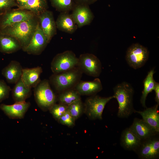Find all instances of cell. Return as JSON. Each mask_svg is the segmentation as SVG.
<instances>
[{
    "mask_svg": "<svg viewBox=\"0 0 159 159\" xmlns=\"http://www.w3.org/2000/svg\"><path fill=\"white\" fill-rule=\"evenodd\" d=\"M39 23L36 16L29 20L8 26L0 30V33L16 39L24 51L29 44Z\"/></svg>",
    "mask_w": 159,
    "mask_h": 159,
    "instance_id": "6da1fadb",
    "label": "cell"
},
{
    "mask_svg": "<svg viewBox=\"0 0 159 159\" xmlns=\"http://www.w3.org/2000/svg\"><path fill=\"white\" fill-rule=\"evenodd\" d=\"M113 90L115 98L117 100L119 105L118 117H128L135 112L133 103L134 88L129 83L123 82L116 85Z\"/></svg>",
    "mask_w": 159,
    "mask_h": 159,
    "instance_id": "7a4b0ae2",
    "label": "cell"
},
{
    "mask_svg": "<svg viewBox=\"0 0 159 159\" xmlns=\"http://www.w3.org/2000/svg\"><path fill=\"white\" fill-rule=\"evenodd\" d=\"M83 73L78 66L61 73L52 74L49 80L57 92H61L75 88L80 81Z\"/></svg>",
    "mask_w": 159,
    "mask_h": 159,
    "instance_id": "3957f363",
    "label": "cell"
},
{
    "mask_svg": "<svg viewBox=\"0 0 159 159\" xmlns=\"http://www.w3.org/2000/svg\"><path fill=\"white\" fill-rule=\"evenodd\" d=\"M34 95L38 106L43 110H49L56 103V97L52 89L49 80H41L34 88Z\"/></svg>",
    "mask_w": 159,
    "mask_h": 159,
    "instance_id": "277c9868",
    "label": "cell"
},
{
    "mask_svg": "<svg viewBox=\"0 0 159 159\" xmlns=\"http://www.w3.org/2000/svg\"><path fill=\"white\" fill-rule=\"evenodd\" d=\"M78 58L72 51L67 50L58 54L53 58L51 69L54 74L66 71L78 66Z\"/></svg>",
    "mask_w": 159,
    "mask_h": 159,
    "instance_id": "5b68a950",
    "label": "cell"
},
{
    "mask_svg": "<svg viewBox=\"0 0 159 159\" xmlns=\"http://www.w3.org/2000/svg\"><path fill=\"white\" fill-rule=\"evenodd\" d=\"M149 52L147 48L138 43L132 44L127 49L125 59L127 64L135 69L143 66L148 59Z\"/></svg>",
    "mask_w": 159,
    "mask_h": 159,
    "instance_id": "8992f818",
    "label": "cell"
},
{
    "mask_svg": "<svg viewBox=\"0 0 159 159\" xmlns=\"http://www.w3.org/2000/svg\"><path fill=\"white\" fill-rule=\"evenodd\" d=\"M115 98L114 95L108 97H102L96 95L88 98L84 105L85 110L89 118L93 120H101L105 105L111 100Z\"/></svg>",
    "mask_w": 159,
    "mask_h": 159,
    "instance_id": "52a82bcc",
    "label": "cell"
},
{
    "mask_svg": "<svg viewBox=\"0 0 159 159\" xmlns=\"http://www.w3.org/2000/svg\"><path fill=\"white\" fill-rule=\"evenodd\" d=\"M78 58V66L83 73L95 77L100 75L102 72V64L96 56L86 53L81 54Z\"/></svg>",
    "mask_w": 159,
    "mask_h": 159,
    "instance_id": "ba28073f",
    "label": "cell"
},
{
    "mask_svg": "<svg viewBox=\"0 0 159 159\" xmlns=\"http://www.w3.org/2000/svg\"><path fill=\"white\" fill-rule=\"evenodd\" d=\"M141 159H156L159 156L158 134L141 140L140 145L134 151Z\"/></svg>",
    "mask_w": 159,
    "mask_h": 159,
    "instance_id": "9c48e42d",
    "label": "cell"
},
{
    "mask_svg": "<svg viewBox=\"0 0 159 159\" xmlns=\"http://www.w3.org/2000/svg\"><path fill=\"white\" fill-rule=\"evenodd\" d=\"M35 16L33 12L28 10L11 9L0 16V30L11 25L29 20Z\"/></svg>",
    "mask_w": 159,
    "mask_h": 159,
    "instance_id": "30bf717a",
    "label": "cell"
},
{
    "mask_svg": "<svg viewBox=\"0 0 159 159\" xmlns=\"http://www.w3.org/2000/svg\"><path fill=\"white\" fill-rule=\"evenodd\" d=\"M47 38L39 23L31 41L24 52L29 54H41L49 44Z\"/></svg>",
    "mask_w": 159,
    "mask_h": 159,
    "instance_id": "8fae6325",
    "label": "cell"
},
{
    "mask_svg": "<svg viewBox=\"0 0 159 159\" xmlns=\"http://www.w3.org/2000/svg\"><path fill=\"white\" fill-rule=\"evenodd\" d=\"M72 11L71 15L78 28L89 25L94 18L88 5L76 4Z\"/></svg>",
    "mask_w": 159,
    "mask_h": 159,
    "instance_id": "7c38bea8",
    "label": "cell"
},
{
    "mask_svg": "<svg viewBox=\"0 0 159 159\" xmlns=\"http://www.w3.org/2000/svg\"><path fill=\"white\" fill-rule=\"evenodd\" d=\"M37 17L40 25L49 43L57 34V28L53 13L47 10Z\"/></svg>",
    "mask_w": 159,
    "mask_h": 159,
    "instance_id": "4fadbf2b",
    "label": "cell"
},
{
    "mask_svg": "<svg viewBox=\"0 0 159 159\" xmlns=\"http://www.w3.org/2000/svg\"><path fill=\"white\" fill-rule=\"evenodd\" d=\"M30 105L29 102H16L11 105L1 104L0 108L9 118L20 119L24 117Z\"/></svg>",
    "mask_w": 159,
    "mask_h": 159,
    "instance_id": "5bb4252c",
    "label": "cell"
},
{
    "mask_svg": "<svg viewBox=\"0 0 159 159\" xmlns=\"http://www.w3.org/2000/svg\"><path fill=\"white\" fill-rule=\"evenodd\" d=\"M40 66L23 68L21 79L25 87L31 89L35 88L41 81L40 76L42 72Z\"/></svg>",
    "mask_w": 159,
    "mask_h": 159,
    "instance_id": "9a60e30c",
    "label": "cell"
},
{
    "mask_svg": "<svg viewBox=\"0 0 159 159\" xmlns=\"http://www.w3.org/2000/svg\"><path fill=\"white\" fill-rule=\"evenodd\" d=\"M141 140H144L159 134L142 119L135 118L130 127Z\"/></svg>",
    "mask_w": 159,
    "mask_h": 159,
    "instance_id": "2e32d148",
    "label": "cell"
},
{
    "mask_svg": "<svg viewBox=\"0 0 159 159\" xmlns=\"http://www.w3.org/2000/svg\"><path fill=\"white\" fill-rule=\"evenodd\" d=\"M23 69L19 62L12 60L3 69L1 74L8 83L15 84L21 79Z\"/></svg>",
    "mask_w": 159,
    "mask_h": 159,
    "instance_id": "e0dca14e",
    "label": "cell"
},
{
    "mask_svg": "<svg viewBox=\"0 0 159 159\" xmlns=\"http://www.w3.org/2000/svg\"><path fill=\"white\" fill-rule=\"evenodd\" d=\"M141 141L130 127L124 129L121 134L120 145L126 150L135 151L140 145Z\"/></svg>",
    "mask_w": 159,
    "mask_h": 159,
    "instance_id": "ac0fdd59",
    "label": "cell"
},
{
    "mask_svg": "<svg viewBox=\"0 0 159 159\" xmlns=\"http://www.w3.org/2000/svg\"><path fill=\"white\" fill-rule=\"evenodd\" d=\"M74 88L80 95H92L100 91L102 86L100 80L96 78L92 81L80 80Z\"/></svg>",
    "mask_w": 159,
    "mask_h": 159,
    "instance_id": "d6986e66",
    "label": "cell"
},
{
    "mask_svg": "<svg viewBox=\"0 0 159 159\" xmlns=\"http://www.w3.org/2000/svg\"><path fill=\"white\" fill-rule=\"evenodd\" d=\"M158 106L156 104L151 107H146L143 111H135V112L140 115L142 119L158 133L159 132Z\"/></svg>",
    "mask_w": 159,
    "mask_h": 159,
    "instance_id": "ffe728a7",
    "label": "cell"
},
{
    "mask_svg": "<svg viewBox=\"0 0 159 159\" xmlns=\"http://www.w3.org/2000/svg\"><path fill=\"white\" fill-rule=\"evenodd\" d=\"M57 29L69 34H72L77 30L78 27L71 14L69 12H60L56 21Z\"/></svg>",
    "mask_w": 159,
    "mask_h": 159,
    "instance_id": "44dd1931",
    "label": "cell"
},
{
    "mask_svg": "<svg viewBox=\"0 0 159 159\" xmlns=\"http://www.w3.org/2000/svg\"><path fill=\"white\" fill-rule=\"evenodd\" d=\"M22 49L18 41L14 37L0 33V52L11 54Z\"/></svg>",
    "mask_w": 159,
    "mask_h": 159,
    "instance_id": "7402d4cb",
    "label": "cell"
},
{
    "mask_svg": "<svg viewBox=\"0 0 159 159\" xmlns=\"http://www.w3.org/2000/svg\"><path fill=\"white\" fill-rule=\"evenodd\" d=\"M155 72L154 69L150 70L148 72L143 81V89L142 92V95L140 102L142 106L146 108L145 102L147 97L148 94L154 90L156 82L153 78V75Z\"/></svg>",
    "mask_w": 159,
    "mask_h": 159,
    "instance_id": "603a6c76",
    "label": "cell"
},
{
    "mask_svg": "<svg viewBox=\"0 0 159 159\" xmlns=\"http://www.w3.org/2000/svg\"><path fill=\"white\" fill-rule=\"evenodd\" d=\"M13 98L16 102L25 101L31 94V89L26 88L20 79L11 90Z\"/></svg>",
    "mask_w": 159,
    "mask_h": 159,
    "instance_id": "cb8c5ba5",
    "label": "cell"
},
{
    "mask_svg": "<svg viewBox=\"0 0 159 159\" xmlns=\"http://www.w3.org/2000/svg\"><path fill=\"white\" fill-rule=\"evenodd\" d=\"M48 8L47 0H28L23 9L32 12L38 17Z\"/></svg>",
    "mask_w": 159,
    "mask_h": 159,
    "instance_id": "d4e9b609",
    "label": "cell"
},
{
    "mask_svg": "<svg viewBox=\"0 0 159 159\" xmlns=\"http://www.w3.org/2000/svg\"><path fill=\"white\" fill-rule=\"evenodd\" d=\"M80 95L74 88L61 92L58 100L59 103L68 106L74 102L81 99Z\"/></svg>",
    "mask_w": 159,
    "mask_h": 159,
    "instance_id": "484cf974",
    "label": "cell"
},
{
    "mask_svg": "<svg viewBox=\"0 0 159 159\" xmlns=\"http://www.w3.org/2000/svg\"><path fill=\"white\" fill-rule=\"evenodd\" d=\"M52 6L60 12H69L76 5L73 0H50Z\"/></svg>",
    "mask_w": 159,
    "mask_h": 159,
    "instance_id": "4316f807",
    "label": "cell"
},
{
    "mask_svg": "<svg viewBox=\"0 0 159 159\" xmlns=\"http://www.w3.org/2000/svg\"><path fill=\"white\" fill-rule=\"evenodd\" d=\"M84 105L81 99L72 102L67 106V110L75 120L81 115L84 110Z\"/></svg>",
    "mask_w": 159,
    "mask_h": 159,
    "instance_id": "83f0119b",
    "label": "cell"
},
{
    "mask_svg": "<svg viewBox=\"0 0 159 159\" xmlns=\"http://www.w3.org/2000/svg\"><path fill=\"white\" fill-rule=\"evenodd\" d=\"M67 106L59 103L54 104L49 109L50 113L56 120L59 119L67 110Z\"/></svg>",
    "mask_w": 159,
    "mask_h": 159,
    "instance_id": "f1b7e54d",
    "label": "cell"
},
{
    "mask_svg": "<svg viewBox=\"0 0 159 159\" xmlns=\"http://www.w3.org/2000/svg\"><path fill=\"white\" fill-rule=\"evenodd\" d=\"M11 90L4 80H0V102L9 97Z\"/></svg>",
    "mask_w": 159,
    "mask_h": 159,
    "instance_id": "f546056e",
    "label": "cell"
},
{
    "mask_svg": "<svg viewBox=\"0 0 159 159\" xmlns=\"http://www.w3.org/2000/svg\"><path fill=\"white\" fill-rule=\"evenodd\" d=\"M62 124L68 127H71L74 125V119L67 110L58 120Z\"/></svg>",
    "mask_w": 159,
    "mask_h": 159,
    "instance_id": "4dcf8cb0",
    "label": "cell"
},
{
    "mask_svg": "<svg viewBox=\"0 0 159 159\" xmlns=\"http://www.w3.org/2000/svg\"><path fill=\"white\" fill-rule=\"evenodd\" d=\"M14 6H17L15 1L10 2L0 0V16L2 15Z\"/></svg>",
    "mask_w": 159,
    "mask_h": 159,
    "instance_id": "1f68e13d",
    "label": "cell"
},
{
    "mask_svg": "<svg viewBox=\"0 0 159 159\" xmlns=\"http://www.w3.org/2000/svg\"><path fill=\"white\" fill-rule=\"evenodd\" d=\"M76 4L89 5L96 1L95 0H73Z\"/></svg>",
    "mask_w": 159,
    "mask_h": 159,
    "instance_id": "d6a6232c",
    "label": "cell"
},
{
    "mask_svg": "<svg viewBox=\"0 0 159 159\" xmlns=\"http://www.w3.org/2000/svg\"><path fill=\"white\" fill-rule=\"evenodd\" d=\"M28 0H15L18 8L23 9Z\"/></svg>",
    "mask_w": 159,
    "mask_h": 159,
    "instance_id": "836d02e7",
    "label": "cell"
},
{
    "mask_svg": "<svg viewBox=\"0 0 159 159\" xmlns=\"http://www.w3.org/2000/svg\"><path fill=\"white\" fill-rule=\"evenodd\" d=\"M155 93V101L157 103V104L159 105V83L158 82H156V85L154 90Z\"/></svg>",
    "mask_w": 159,
    "mask_h": 159,
    "instance_id": "e575fe53",
    "label": "cell"
},
{
    "mask_svg": "<svg viewBox=\"0 0 159 159\" xmlns=\"http://www.w3.org/2000/svg\"><path fill=\"white\" fill-rule=\"evenodd\" d=\"M4 1H6V2H13L14 1H14L13 0H2Z\"/></svg>",
    "mask_w": 159,
    "mask_h": 159,
    "instance_id": "d590c367",
    "label": "cell"
},
{
    "mask_svg": "<svg viewBox=\"0 0 159 159\" xmlns=\"http://www.w3.org/2000/svg\"><path fill=\"white\" fill-rule=\"evenodd\" d=\"M0 17H1V16H0Z\"/></svg>",
    "mask_w": 159,
    "mask_h": 159,
    "instance_id": "8d00e7d4",
    "label": "cell"
},
{
    "mask_svg": "<svg viewBox=\"0 0 159 159\" xmlns=\"http://www.w3.org/2000/svg\"><path fill=\"white\" fill-rule=\"evenodd\" d=\"M97 0H95V1H96Z\"/></svg>",
    "mask_w": 159,
    "mask_h": 159,
    "instance_id": "74e56055",
    "label": "cell"
},
{
    "mask_svg": "<svg viewBox=\"0 0 159 159\" xmlns=\"http://www.w3.org/2000/svg\"><path fill=\"white\" fill-rule=\"evenodd\" d=\"M14 0V1H15V0Z\"/></svg>",
    "mask_w": 159,
    "mask_h": 159,
    "instance_id": "f35d334b",
    "label": "cell"
}]
</instances>
